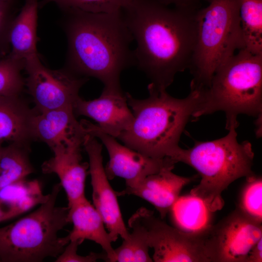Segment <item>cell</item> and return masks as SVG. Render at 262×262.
Returning a JSON list of instances; mask_svg holds the SVG:
<instances>
[{
    "instance_id": "9a60e30c",
    "label": "cell",
    "mask_w": 262,
    "mask_h": 262,
    "mask_svg": "<svg viewBox=\"0 0 262 262\" xmlns=\"http://www.w3.org/2000/svg\"><path fill=\"white\" fill-rule=\"evenodd\" d=\"M174 167H164L136 185L116 192V195L117 196L131 195L145 200L155 207L163 219L179 197L182 188L196 178L178 175L172 172Z\"/></svg>"
},
{
    "instance_id": "277c9868",
    "label": "cell",
    "mask_w": 262,
    "mask_h": 262,
    "mask_svg": "<svg viewBox=\"0 0 262 262\" xmlns=\"http://www.w3.org/2000/svg\"><path fill=\"white\" fill-rule=\"evenodd\" d=\"M231 123L228 133L210 141L195 142L188 149L179 147L170 158L195 169L201 177L190 194L205 202L213 212L224 205L222 192L235 180L254 174L252 170L254 152L248 141H237L236 129Z\"/></svg>"
},
{
    "instance_id": "484cf974",
    "label": "cell",
    "mask_w": 262,
    "mask_h": 262,
    "mask_svg": "<svg viewBox=\"0 0 262 262\" xmlns=\"http://www.w3.org/2000/svg\"><path fill=\"white\" fill-rule=\"evenodd\" d=\"M132 0H41V8L53 3L61 10L75 9L94 13H115L122 12Z\"/></svg>"
},
{
    "instance_id": "44dd1931",
    "label": "cell",
    "mask_w": 262,
    "mask_h": 262,
    "mask_svg": "<svg viewBox=\"0 0 262 262\" xmlns=\"http://www.w3.org/2000/svg\"><path fill=\"white\" fill-rule=\"evenodd\" d=\"M214 212L202 200L190 193L180 196L169 213L175 227L187 232L199 233L213 225Z\"/></svg>"
},
{
    "instance_id": "9c48e42d",
    "label": "cell",
    "mask_w": 262,
    "mask_h": 262,
    "mask_svg": "<svg viewBox=\"0 0 262 262\" xmlns=\"http://www.w3.org/2000/svg\"><path fill=\"white\" fill-rule=\"evenodd\" d=\"M24 70L27 76L25 87L38 113L72 106L88 80L66 67L54 70L47 67L38 54L25 60Z\"/></svg>"
},
{
    "instance_id": "4dcf8cb0",
    "label": "cell",
    "mask_w": 262,
    "mask_h": 262,
    "mask_svg": "<svg viewBox=\"0 0 262 262\" xmlns=\"http://www.w3.org/2000/svg\"><path fill=\"white\" fill-rule=\"evenodd\" d=\"M162 3L166 4H173L175 6L184 8H193L194 4L196 2H198L202 0H159ZM206 0L209 2L212 0Z\"/></svg>"
},
{
    "instance_id": "5b68a950",
    "label": "cell",
    "mask_w": 262,
    "mask_h": 262,
    "mask_svg": "<svg viewBox=\"0 0 262 262\" xmlns=\"http://www.w3.org/2000/svg\"><path fill=\"white\" fill-rule=\"evenodd\" d=\"M222 111L226 128L239 124L240 114L257 117L262 113V54L239 49L215 72L194 118Z\"/></svg>"
},
{
    "instance_id": "e0dca14e",
    "label": "cell",
    "mask_w": 262,
    "mask_h": 262,
    "mask_svg": "<svg viewBox=\"0 0 262 262\" xmlns=\"http://www.w3.org/2000/svg\"><path fill=\"white\" fill-rule=\"evenodd\" d=\"M68 207L70 223L73 224V229L68 234L70 241L79 239L93 241L102 247L107 255L108 262H115L112 238L94 205L85 197Z\"/></svg>"
},
{
    "instance_id": "8992f818",
    "label": "cell",
    "mask_w": 262,
    "mask_h": 262,
    "mask_svg": "<svg viewBox=\"0 0 262 262\" xmlns=\"http://www.w3.org/2000/svg\"><path fill=\"white\" fill-rule=\"evenodd\" d=\"M62 188L55 184L37 209L0 228V262H41L63 251L69 236L58 234L70 221L68 206H56Z\"/></svg>"
},
{
    "instance_id": "ac0fdd59",
    "label": "cell",
    "mask_w": 262,
    "mask_h": 262,
    "mask_svg": "<svg viewBox=\"0 0 262 262\" xmlns=\"http://www.w3.org/2000/svg\"><path fill=\"white\" fill-rule=\"evenodd\" d=\"M36 111L20 96L0 95V143L29 145L33 138L32 124Z\"/></svg>"
},
{
    "instance_id": "603a6c76",
    "label": "cell",
    "mask_w": 262,
    "mask_h": 262,
    "mask_svg": "<svg viewBox=\"0 0 262 262\" xmlns=\"http://www.w3.org/2000/svg\"><path fill=\"white\" fill-rule=\"evenodd\" d=\"M244 48L262 54V0H238Z\"/></svg>"
},
{
    "instance_id": "4316f807",
    "label": "cell",
    "mask_w": 262,
    "mask_h": 262,
    "mask_svg": "<svg viewBox=\"0 0 262 262\" xmlns=\"http://www.w3.org/2000/svg\"><path fill=\"white\" fill-rule=\"evenodd\" d=\"M149 247L135 232L115 249V262H152L149 254Z\"/></svg>"
},
{
    "instance_id": "f1b7e54d",
    "label": "cell",
    "mask_w": 262,
    "mask_h": 262,
    "mask_svg": "<svg viewBox=\"0 0 262 262\" xmlns=\"http://www.w3.org/2000/svg\"><path fill=\"white\" fill-rule=\"evenodd\" d=\"M83 241L81 240L70 241L63 251L56 258L55 262H95L102 260L108 262L106 254L90 252L86 256L80 255L77 253L78 246Z\"/></svg>"
},
{
    "instance_id": "8fae6325",
    "label": "cell",
    "mask_w": 262,
    "mask_h": 262,
    "mask_svg": "<svg viewBox=\"0 0 262 262\" xmlns=\"http://www.w3.org/2000/svg\"><path fill=\"white\" fill-rule=\"evenodd\" d=\"M81 122L87 134L100 140L107 149L109 160L104 168L109 180L120 177L125 180L126 187H132L146 177L176 164L168 157L155 159L145 155L119 143L96 125L86 120Z\"/></svg>"
},
{
    "instance_id": "f546056e",
    "label": "cell",
    "mask_w": 262,
    "mask_h": 262,
    "mask_svg": "<svg viewBox=\"0 0 262 262\" xmlns=\"http://www.w3.org/2000/svg\"><path fill=\"white\" fill-rule=\"evenodd\" d=\"M262 262V238L251 248L248 253L246 262Z\"/></svg>"
},
{
    "instance_id": "d6986e66",
    "label": "cell",
    "mask_w": 262,
    "mask_h": 262,
    "mask_svg": "<svg viewBox=\"0 0 262 262\" xmlns=\"http://www.w3.org/2000/svg\"><path fill=\"white\" fill-rule=\"evenodd\" d=\"M49 194L44 195L37 180L23 179L0 190V223L18 216L45 202Z\"/></svg>"
},
{
    "instance_id": "ba28073f",
    "label": "cell",
    "mask_w": 262,
    "mask_h": 262,
    "mask_svg": "<svg viewBox=\"0 0 262 262\" xmlns=\"http://www.w3.org/2000/svg\"><path fill=\"white\" fill-rule=\"evenodd\" d=\"M128 226L153 249V262H212L207 244L208 229L199 233L182 231L145 207L131 215Z\"/></svg>"
},
{
    "instance_id": "4fadbf2b",
    "label": "cell",
    "mask_w": 262,
    "mask_h": 262,
    "mask_svg": "<svg viewBox=\"0 0 262 262\" xmlns=\"http://www.w3.org/2000/svg\"><path fill=\"white\" fill-rule=\"evenodd\" d=\"M75 115L95 120L101 131L115 138L131 125L133 116L128 107L126 93L121 89L104 88L97 98L85 100L79 97L74 102Z\"/></svg>"
},
{
    "instance_id": "cb8c5ba5",
    "label": "cell",
    "mask_w": 262,
    "mask_h": 262,
    "mask_svg": "<svg viewBox=\"0 0 262 262\" xmlns=\"http://www.w3.org/2000/svg\"><path fill=\"white\" fill-rule=\"evenodd\" d=\"M236 208L252 221L262 223V179L255 174L246 178Z\"/></svg>"
},
{
    "instance_id": "5bb4252c",
    "label": "cell",
    "mask_w": 262,
    "mask_h": 262,
    "mask_svg": "<svg viewBox=\"0 0 262 262\" xmlns=\"http://www.w3.org/2000/svg\"><path fill=\"white\" fill-rule=\"evenodd\" d=\"M33 140L46 143L52 150L61 147L82 146L87 134L76 119L72 106L37 112L32 124Z\"/></svg>"
},
{
    "instance_id": "1f68e13d",
    "label": "cell",
    "mask_w": 262,
    "mask_h": 262,
    "mask_svg": "<svg viewBox=\"0 0 262 262\" xmlns=\"http://www.w3.org/2000/svg\"><path fill=\"white\" fill-rule=\"evenodd\" d=\"M0 1H8L16 4H18L19 0H0Z\"/></svg>"
},
{
    "instance_id": "3957f363",
    "label": "cell",
    "mask_w": 262,
    "mask_h": 262,
    "mask_svg": "<svg viewBox=\"0 0 262 262\" xmlns=\"http://www.w3.org/2000/svg\"><path fill=\"white\" fill-rule=\"evenodd\" d=\"M149 96L143 99L125 93L133 116L128 129L117 138L126 146L155 159L170 158L187 123L197 111L202 90L190 89L183 98L170 96L166 89L147 86Z\"/></svg>"
},
{
    "instance_id": "ffe728a7",
    "label": "cell",
    "mask_w": 262,
    "mask_h": 262,
    "mask_svg": "<svg viewBox=\"0 0 262 262\" xmlns=\"http://www.w3.org/2000/svg\"><path fill=\"white\" fill-rule=\"evenodd\" d=\"M39 0H24L12 24L10 42L12 57L25 60L38 54L37 35Z\"/></svg>"
},
{
    "instance_id": "d4e9b609",
    "label": "cell",
    "mask_w": 262,
    "mask_h": 262,
    "mask_svg": "<svg viewBox=\"0 0 262 262\" xmlns=\"http://www.w3.org/2000/svg\"><path fill=\"white\" fill-rule=\"evenodd\" d=\"M25 60L9 54L0 59V95L20 96L25 87Z\"/></svg>"
},
{
    "instance_id": "6da1fadb",
    "label": "cell",
    "mask_w": 262,
    "mask_h": 262,
    "mask_svg": "<svg viewBox=\"0 0 262 262\" xmlns=\"http://www.w3.org/2000/svg\"><path fill=\"white\" fill-rule=\"evenodd\" d=\"M196 11L171 8L159 0H132L122 11L136 43L134 65L156 87L166 89L178 73L189 68L196 42Z\"/></svg>"
},
{
    "instance_id": "30bf717a",
    "label": "cell",
    "mask_w": 262,
    "mask_h": 262,
    "mask_svg": "<svg viewBox=\"0 0 262 262\" xmlns=\"http://www.w3.org/2000/svg\"><path fill=\"white\" fill-rule=\"evenodd\" d=\"M262 238V224L237 209L207 231L212 262H246L252 246Z\"/></svg>"
},
{
    "instance_id": "2e32d148",
    "label": "cell",
    "mask_w": 262,
    "mask_h": 262,
    "mask_svg": "<svg viewBox=\"0 0 262 262\" xmlns=\"http://www.w3.org/2000/svg\"><path fill=\"white\" fill-rule=\"evenodd\" d=\"M82 146L61 147L51 150L53 156L41 165L45 174H56L65 191L68 207L85 197V180L89 174L88 163L82 161Z\"/></svg>"
},
{
    "instance_id": "7402d4cb",
    "label": "cell",
    "mask_w": 262,
    "mask_h": 262,
    "mask_svg": "<svg viewBox=\"0 0 262 262\" xmlns=\"http://www.w3.org/2000/svg\"><path fill=\"white\" fill-rule=\"evenodd\" d=\"M30 146L10 143L2 147L0 154V190L25 179L35 172L30 159Z\"/></svg>"
},
{
    "instance_id": "83f0119b",
    "label": "cell",
    "mask_w": 262,
    "mask_h": 262,
    "mask_svg": "<svg viewBox=\"0 0 262 262\" xmlns=\"http://www.w3.org/2000/svg\"><path fill=\"white\" fill-rule=\"evenodd\" d=\"M18 4L0 1V59L10 52V31L18 13Z\"/></svg>"
},
{
    "instance_id": "7c38bea8",
    "label": "cell",
    "mask_w": 262,
    "mask_h": 262,
    "mask_svg": "<svg viewBox=\"0 0 262 262\" xmlns=\"http://www.w3.org/2000/svg\"><path fill=\"white\" fill-rule=\"evenodd\" d=\"M83 147L89 159L93 205L101 215L113 242L118 237L129 238L130 233L124 223L116 191L111 185L103 164L102 145L96 137L87 134Z\"/></svg>"
},
{
    "instance_id": "52a82bcc",
    "label": "cell",
    "mask_w": 262,
    "mask_h": 262,
    "mask_svg": "<svg viewBox=\"0 0 262 262\" xmlns=\"http://www.w3.org/2000/svg\"><path fill=\"white\" fill-rule=\"evenodd\" d=\"M196 37L189 69L190 88L206 89L217 69L244 48L238 0H212L196 14Z\"/></svg>"
},
{
    "instance_id": "d6a6232c",
    "label": "cell",
    "mask_w": 262,
    "mask_h": 262,
    "mask_svg": "<svg viewBox=\"0 0 262 262\" xmlns=\"http://www.w3.org/2000/svg\"><path fill=\"white\" fill-rule=\"evenodd\" d=\"M2 144L0 143V151H1V148L2 147Z\"/></svg>"
},
{
    "instance_id": "7a4b0ae2",
    "label": "cell",
    "mask_w": 262,
    "mask_h": 262,
    "mask_svg": "<svg viewBox=\"0 0 262 262\" xmlns=\"http://www.w3.org/2000/svg\"><path fill=\"white\" fill-rule=\"evenodd\" d=\"M61 25L67 41L66 68L99 80L104 88L120 89L122 72L134 65L133 38L122 12L94 13L61 10Z\"/></svg>"
}]
</instances>
